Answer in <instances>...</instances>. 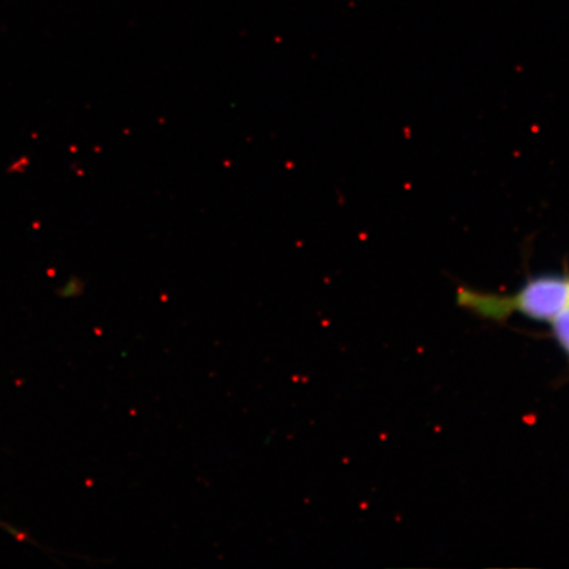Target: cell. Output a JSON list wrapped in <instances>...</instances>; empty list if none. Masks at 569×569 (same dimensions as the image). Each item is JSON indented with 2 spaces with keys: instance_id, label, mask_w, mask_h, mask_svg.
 I'll list each match as a JSON object with an SVG mask.
<instances>
[{
  "instance_id": "cell-2",
  "label": "cell",
  "mask_w": 569,
  "mask_h": 569,
  "mask_svg": "<svg viewBox=\"0 0 569 569\" xmlns=\"http://www.w3.org/2000/svg\"><path fill=\"white\" fill-rule=\"evenodd\" d=\"M555 336L569 355V306L553 319Z\"/></svg>"
},
{
  "instance_id": "cell-1",
  "label": "cell",
  "mask_w": 569,
  "mask_h": 569,
  "mask_svg": "<svg viewBox=\"0 0 569 569\" xmlns=\"http://www.w3.org/2000/svg\"><path fill=\"white\" fill-rule=\"evenodd\" d=\"M462 303L486 316L502 317L511 310L538 320H553L569 306V279L559 276L537 277L525 284L513 298H500L468 293Z\"/></svg>"
}]
</instances>
